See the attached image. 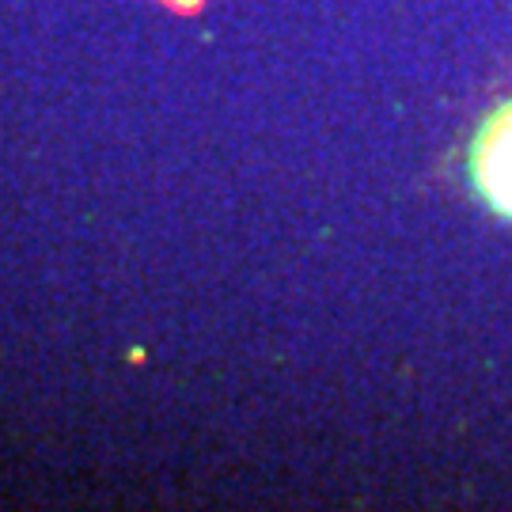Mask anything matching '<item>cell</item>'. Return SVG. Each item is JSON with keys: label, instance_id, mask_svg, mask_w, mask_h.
Masks as SVG:
<instances>
[{"label": "cell", "instance_id": "cell-1", "mask_svg": "<svg viewBox=\"0 0 512 512\" xmlns=\"http://www.w3.org/2000/svg\"><path fill=\"white\" fill-rule=\"evenodd\" d=\"M471 179L490 209L512 220V99L478 129L471 145Z\"/></svg>", "mask_w": 512, "mask_h": 512}, {"label": "cell", "instance_id": "cell-2", "mask_svg": "<svg viewBox=\"0 0 512 512\" xmlns=\"http://www.w3.org/2000/svg\"><path fill=\"white\" fill-rule=\"evenodd\" d=\"M156 4H164L167 12H175V16H202L209 0H156Z\"/></svg>", "mask_w": 512, "mask_h": 512}]
</instances>
